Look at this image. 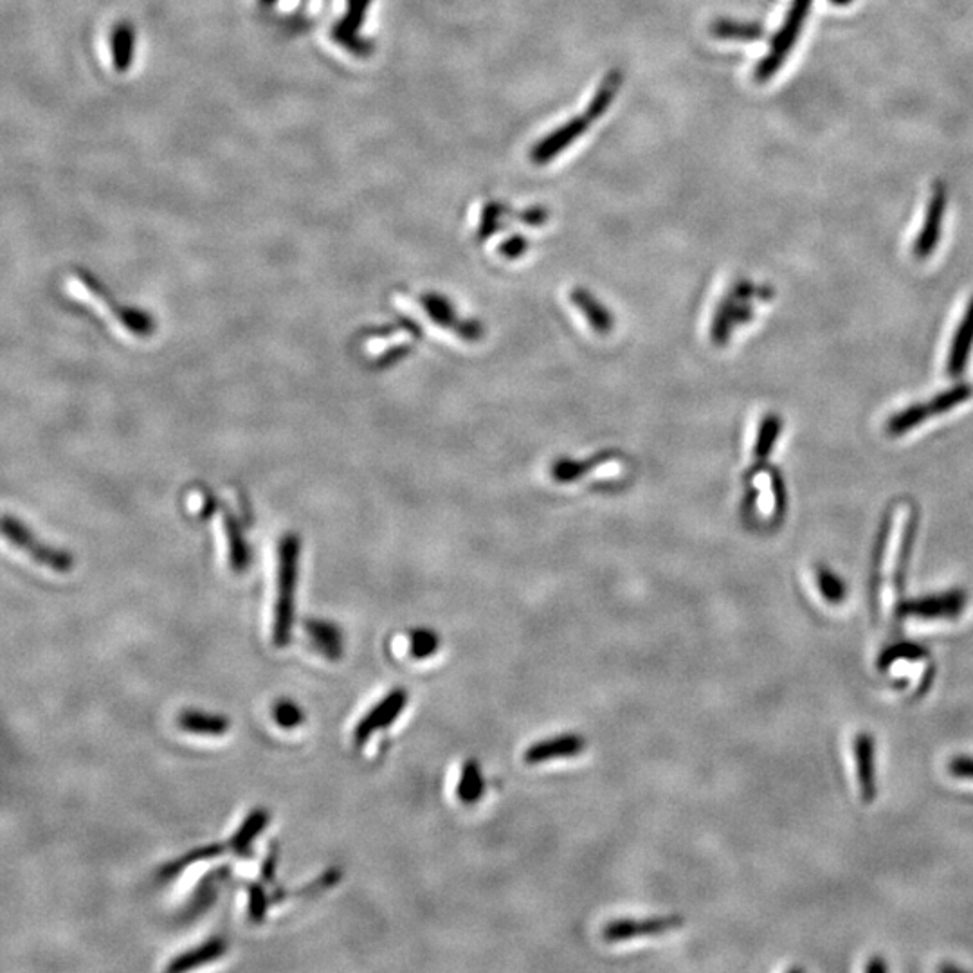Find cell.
I'll return each mask as SVG.
<instances>
[{
	"label": "cell",
	"mask_w": 973,
	"mask_h": 973,
	"mask_svg": "<svg viewBox=\"0 0 973 973\" xmlns=\"http://www.w3.org/2000/svg\"><path fill=\"white\" fill-rule=\"evenodd\" d=\"M276 864H278V851H276V847H273V849H271V853H269V856L265 858L264 865H262V878H264V882H274Z\"/></svg>",
	"instance_id": "38"
},
{
	"label": "cell",
	"mask_w": 973,
	"mask_h": 973,
	"mask_svg": "<svg viewBox=\"0 0 973 973\" xmlns=\"http://www.w3.org/2000/svg\"><path fill=\"white\" fill-rule=\"evenodd\" d=\"M572 301L575 305L581 307L582 312L588 316V319L592 321L593 328L597 332H610L611 327H613V321H611V316L602 309L601 305L597 301L593 300L592 296L588 292L577 291L572 292Z\"/></svg>",
	"instance_id": "24"
},
{
	"label": "cell",
	"mask_w": 973,
	"mask_h": 973,
	"mask_svg": "<svg viewBox=\"0 0 973 973\" xmlns=\"http://www.w3.org/2000/svg\"><path fill=\"white\" fill-rule=\"evenodd\" d=\"M226 950H228V945H226L224 939L211 937L208 941H204L202 945L195 946V948H191L188 952L177 955L172 963L166 966V970L175 973L193 970V968H199V966H204V964L217 961L222 955L226 954Z\"/></svg>",
	"instance_id": "15"
},
{
	"label": "cell",
	"mask_w": 973,
	"mask_h": 973,
	"mask_svg": "<svg viewBox=\"0 0 973 973\" xmlns=\"http://www.w3.org/2000/svg\"><path fill=\"white\" fill-rule=\"evenodd\" d=\"M422 305H424V310L428 312L431 319H435L438 325H446V327H453V321H455V312L451 309L449 301L440 298L438 294H426L422 298Z\"/></svg>",
	"instance_id": "30"
},
{
	"label": "cell",
	"mask_w": 973,
	"mask_h": 973,
	"mask_svg": "<svg viewBox=\"0 0 973 973\" xmlns=\"http://www.w3.org/2000/svg\"><path fill=\"white\" fill-rule=\"evenodd\" d=\"M518 217L528 228H541L545 226L546 220L550 219V211L546 210L545 206H530L527 210L521 211Z\"/></svg>",
	"instance_id": "36"
},
{
	"label": "cell",
	"mask_w": 973,
	"mask_h": 973,
	"mask_svg": "<svg viewBox=\"0 0 973 973\" xmlns=\"http://www.w3.org/2000/svg\"><path fill=\"white\" fill-rule=\"evenodd\" d=\"M829 2H831V4H835V6H847V4H851L853 0H829Z\"/></svg>",
	"instance_id": "40"
},
{
	"label": "cell",
	"mask_w": 973,
	"mask_h": 973,
	"mask_svg": "<svg viewBox=\"0 0 973 973\" xmlns=\"http://www.w3.org/2000/svg\"><path fill=\"white\" fill-rule=\"evenodd\" d=\"M966 606V595L961 590L930 595L925 599L907 601L898 608L900 617H916V619H955L961 615Z\"/></svg>",
	"instance_id": "9"
},
{
	"label": "cell",
	"mask_w": 973,
	"mask_h": 973,
	"mask_svg": "<svg viewBox=\"0 0 973 973\" xmlns=\"http://www.w3.org/2000/svg\"><path fill=\"white\" fill-rule=\"evenodd\" d=\"M927 655V649L925 647L918 646L914 642H903V644H896V646L889 647L878 660V667L880 669H887L889 665L894 664L896 660H901V658H909V660H919L923 656Z\"/></svg>",
	"instance_id": "29"
},
{
	"label": "cell",
	"mask_w": 973,
	"mask_h": 973,
	"mask_svg": "<svg viewBox=\"0 0 973 973\" xmlns=\"http://www.w3.org/2000/svg\"><path fill=\"white\" fill-rule=\"evenodd\" d=\"M930 415H932L930 406H923V404L910 406V408L901 411L896 417L889 420L887 431H889V435H903L910 429L916 428L923 420H927Z\"/></svg>",
	"instance_id": "25"
},
{
	"label": "cell",
	"mask_w": 973,
	"mask_h": 973,
	"mask_svg": "<svg viewBox=\"0 0 973 973\" xmlns=\"http://www.w3.org/2000/svg\"><path fill=\"white\" fill-rule=\"evenodd\" d=\"M408 705V692L404 689H393L392 692H388L384 698H382L375 707L366 712L364 716L357 725H355L354 730V741L355 745L361 746L370 739L372 734H375L377 730H382V728L390 727L393 725L399 716H401L402 710L406 709Z\"/></svg>",
	"instance_id": "6"
},
{
	"label": "cell",
	"mask_w": 973,
	"mask_h": 973,
	"mask_svg": "<svg viewBox=\"0 0 973 973\" xmlns=\"http://www.w3.org/2000/svg\"><path fill=\"white\" fill-rule=\"evenodd\" d=\"M269 824V811L264 808H256L247 815V819L240 824L237 833L229 838L228 849L233 851L240 858H247L253 853V844L256 838L264 833V829Z\"/></svg>",
	"instance_id": "16"
},
{
	"label": "cell",
	"mask_w": 973,
	"mask_h": 973,
	"mask_svg": "<svg viewBox=\"0 0 973 973\" xmlns=\"http://www.w3.org/2000/svg\"><path fill=\"white\" fill-rule=\"evenodd\" d=\"M973 345V301L968 307V312L964 316L963 323L961 327L957 330L955 334L954 346H952V354H950V361H948V373L950 375H961L964 370V364L968 361V355H970V350H972Z\"/></svg>",
	"instance_id": "20"
},
{
	"label": "cell",
	"mask_w": 973,
	"mask_h": 973,
	"mask_svg": "<svg viewBox=\"0 0 973 973\" xmlns=\"http://www.w3.org/2000/svg\"><path fill=\"white\" fill-rule=\"evenodd\" d=\"M584 748L586 739L581 734H561L528 746L523 761L527 764H541L554 759H566L581 754Z\"/></svg>",
	"instance_id": "11"
},
{
	"label": "cell",
	"mask_w": 973,
	"mask_h": 973,
	"mask_svg": "<svg viewBox=\"0 0 973 973\" xmlns=\"http://www.w3.org/2000/svg\"><path fill=\"white\" fill-rule=\"evenodd\" d=\"M305 631L309 635L312 647L328 658V660H339L343 655V633L337 628L336 624L327 620H307Z\"/></svg>",
	"instance_id": "14"
},
{
	"label": "cell",
	"mask_w": 973,
	"mask_h": 973,
	"mask_svg": "<svg viewBox=\"0 0 973 973\" xmlns=\"http://www.w3.org/2000/svg\"><path fill=\"white\" fill-rule=\"evenodd\" d=\"M622 83H624V74H622V71H619V69H613V71L606 74V76L602 78L599 89L595 91V96H593L590 103H588L584 118L588 119L590 123H595V121H599L604 114H608V110L611 109L613 101L617 100V94H619Z\"/></svg>",
	"instance_id": "17"
},
{
	"label": "cell",
	"mask_w": 973,
	"mask_h": 973,
	"mask_svg": "<svg viewBox=\"0 0 973 973\" xmlns=\"http://www.w3.org/2000/svg\"><path fill=\"white\" fill-rule=\"evenodd\" d=\"M528 249V242L525 237L521 235H512V237L503 240L500 246V255L509 258V260H516L519 256L525 255Z\"/></svg>",
	"instance_id": "35"
},
{
	"label": "cell",
	"mask_w": 973,
	"mask_h": 973,
	"mask_svg": "<svg viewBox=\"0 0 973 973\" xmlns=\"http://www.w3.org/2000/svg\"><path fill=\"white\" fill-rule=\"evenodd\" d=\"M946 211V186L941 181L934 182V188H932V197H930V202H928L927 215H925V222H923V228L919 231L918 240L914 244V255L918 256L919 260L923 258H928V256L934 253L937 244H939V237H941V229H943V219H945Z\"/></svg>",
	"instance_id": "10"
},
{
	"label": "cell",
	"mask_w": 973,
	"mask_h": 973,
	"mask_svg": "<svg viewBox=\"0 0 973 973\" xmlns=\"http://www.w3.org/2000/svg\"><path fill=\"white\" fill-rule=\"evenodd\" d=\"M867 972H887V964L883 963L882 957H874L871 963L865 966Z\"/></svg>",
	"instance_id": "39"
},
{
	"label": "cell",
	"mask_w": 973,
	"mask_h": 973,
	"mask_svg": "<svg viewBox=\"0 0 973 973\" xmlns=\"http://www.w3.org/2000/svg\"><path fill=\"white\" fill-rule=\"evenodd\" d=\"M483 793H485V779H483L482 766L478 761L469 759V761H465L462 773H460L456 795L464 804L471 806V804L480 802Z\"/></svg>",
	"instance_id": "22"
},
{
	"label": "cell",
	"mask_w": 973,
	"mask_h": 973,
	"mask_svg": "<svg viewBox=\"0 0 973 973\" xmlns=\"http://www.w3.org/2000/svg\"><path fill=\"white\" fill-rule=\"evenodd\" d=\"M817 584H819L820 593L824 595V599L829 604H842L846 601V584L838 575L829 572L828 568H824V566L817 568Z\"/></svg>",
	"instance_id": "26"
},
{
	"label": "cell",
	"mask_w": 973,
	"mask_h": 973,
	"mask_svg": "<svg viewBox=\"0 0 973 973\" xmlns=\"http://www.w3.org/2000/svg\"><path fill=\"white\" fill-rule=\"evenodd\" d=\"M184 505H186V512L190 514L191 518L199 519V521L213 518L215 512H217V500L206 485L191 487L190 491L186 492V496H184Z\"/></svg>",
	"instance_id": "23"
},
{
	"label": "cell",
	"mask_w": 973,
	"mask_h": 973,
	"mask_svg": "<svg viewBox=\"0 0 973 973\" xmlns=\"http://www.w3.org/2000/svg\"><path fill=\"white\" fill-rule=\"evenodd\" d=\"M509 211L507 208L501 204V202H487L483 206L482 217H480V226H478V238L480 240H487V238L492 237L494 233H498L501 228H503V219Z\"/></svg>",
	"instance_id": "27"
},
{
	"label": "cell",
	"mask_w": 973,
	"mask_h": 973,
	"mask_svg": "<svg viewBox=\"0 0 973 973\" xmlns=\"http://www.w3.org/2000/svg\"><path fill=\"white\" fill-rule=\"evenodd\" d=\"M710 35L718 40H736V42H759L763 40L766 31L757 22H743L734 19H716L710 24Z\"/></svg>",
	"instance_id": "19"
},
{
	"label": "cell",
	"mask_w": 973,
	"mask_h": 973,
	"mask_svg": "<svg viewBox=\"0 0 973 973\" xmlns=\"http://www.w3.org/2000/svg\"><path fill=\"white\" fill-rule=\"evenodd\" d=\"M247 892H249V907H247L249 918L255 923H262L265 914H267V907H269V900H267L264 887L260 883H249Z\"/></svg>",
	"instance_id": "33"
},
{
	"label": "cell",
	"mask_w": 973,
	"mask_h": 973,
	"mask_svg": "<svg viewBox=\"0 0 973 973\" xmlns=\"http://www.w3.org/2000/svg\"><path fill=\"white\" fill-rule=\"evenodd\" d=\"M273 712L276 723L283 728L298 727L301 721H303L301 710L292 701H280V703H276Z\"/></svg>",
	"instance_id": "34"
},
{
	"label": "cell",
	"mask_w": 973,
	"mask_h": 973,
	"mask_svg": "<svg viewBox=\"0 0 973 973\" xmlns=\"http://www.w3.org/2000/svg\"><path fill=\"white\" fill-rule=\"evenodd\" d=\"M65 289L74 301H78L82 307L91 309V312L103 319L107 327L112 328V332L119 337L128 341H143L146 337L152 336L155 328L154 319L146 312L119 305L118 301H114L109 292L105 291V287L96 282L91 274H69L65 280Z\"/></svg>",
	"instance_id": "1"
},
{
	"label": "cell",
	"mask_w": 973,
	"mask_h": 973,
	"mask_svg": "<svg viewBox=\"0 0 973 973\" xmlns=\"http://www.w3.org/2000/svg\"><path fill=\"white\" fill-rule=\"evenodd\" d=\"M811 6H813V0H793L790 10L786 13L783 26L772 37L768 55L761 58L759 64L755 67V82L766 83L783 69L784 62L788 60L793 47L801 37L806 19L810 17Z\"/></svg>",
	"instance_id": "3"
},
{
	"label": "cell",
	"mask_w": 973,
	"mask_h": 973,
	"mask_svg": "<svg viewBox=\"0 0 973 973\" xmlns=\"http://www.w3.org/2000/svg\"><path fill=\"white\" fill-rule=\"evenodd\" d=\"M298 559L300 539L294 534H283L274 546L273 644L276 647L291 644Z\"/></svg>",
	"instance_id": "2"
},
{
	"label": "cell",
	"mask_w": 973,
	"mask_h": 973,
	"mask_svg": "<svg viewBox=\"0 0 973 973\" xmlns=\"http://www.w3.org/2000/svg\"><path fill=\"white\" fill-rule=\"evenodd\" d=\"M683 925L682 916H664V918L649 919H617L608 923L602 930V937L608 943H619V941H629L637 937L660 936L665 932H671L674 928Z\"/></svg>",
	"instance_id": "8"
},
{
	"label": "cell",
	"mask_w": 973,
	"mask_h": 973,
	"mask_svg": "<svg viewBox=\"0 0 973 973\" xmlns=\"http://www.w3.org/2000/svg\"><path fill=\"white\" fill-rule=\"evenodd\" d=\"M2 537H4V543L10 545L13 550L26 555L29 561H33L38 566H44L51 572L67 573L71 572V568H73L74 561L71 555L62 552V550H56L53 546L42 545L37 537L33 536L28 528H24V525L17 519L10 518V516L4 518Z\"/></svg>",
	"instance_id": "4"
},
{
	"label": "cell",
	"mask_w": 973,
	"mask_h": 973,
	"mask_svg": "<svg viewBox=\"0 0 973 973\" xmlns=\"http://www.w3.org/2000/svg\"><path fill=\"white\" fill-rule=\"evenodd\" d=\"M781 431V420L777 417L770 415L768 419L764 420L763 428H761V433H759V438H757V446H755V456L759 460H763L770 453V449L773 446V440L779 435Z\"/></svg>",
	"instance_id": "32"
},
{
	"label": "cell",
	"mask_w": 973,
	"mask_h": 973,
	"mask_svg": "<svg viewBox=\"0 0 973 973\" xmlns=\"http://www.w3.org/2000/svg\"><path fill=\"white\" fill-rule=\"evenodd\" d=\"M972 392L973 390L970 388V386H968V384H961V386H955V388L948 390V392L941 393V395H939L937 399H934V402L930 404V411H932V415H936V413H945V411L950 410V408H954V406H957V404L968 401V399L972 397Z\"/></svg>",
	"instance_id": "31"
},
{
	"label": "cell",
	"mask_w": 973,
	"mask_h": 973,
	"mask_svg": "<svg viewBox=\"0 0 973 973\" xmlns=\"http://www.w3.org/2000/svg\"><path fill=\"white\" fill-rule=\"evenodd\" d=\"M588 127H590V121L586 118L568 119L561 127H557L550 134L541 137L536 145L530 148V161L537 166L552 163L555 157L563 154L566 148H570L575 141H579L586 134Z\"/></svg>",
	"instance_id": "7"
},
{
	"label": "cell",
	"mask_w": 973,
	"mask_h": 973,
	"mask_svg": "<svg viewBox=\"0 0 973 973\" xmlns=\"http://www.w3.org/2000/svg\"><path fill=\"white\" fill-rule=\"evenodd\" d=\"M215 534L219 541L220 550L224 554V559L229 568L235 573H244L247 566L251 563V552L244 537V523L237 518V514L231 510H220L215 512Z\"/></svg>",
	"instance_id": "5"
},
{
	"label": "cell",
	"mask_w": 973,
	"mask_h": 973,
	"mask_svg": "<svg viewBox=\"0 0 973 973\" xmlns=\"http://www.w3.org/2000/svg\"><path fill=\"white\" fill-rule=\"evenodd\" d=\"M410 653L415 660H426L431 655H435L440 646V638L437 633L429 629H417L413 631L410 640Z\"/></svg>",
	"instance_id": "28"
},
{
	"label": "cell",
	"mask_w": 973,
	"mask_h": 973,
	"mask_svg": "<svg viewBox=\"0 0 973 973\" xmlns=\"http://www.w3.org/2000/svg\"><path fill=\"white\" fill-rule=\"evenodd\" d=\"M856 768L860 792L865 804H871L876 797V779H874V737L867 732L858 734L855 739Z\"/></svg>",
	"instance_id": "13"
},
{
	"label": "cell",
	"mask_w": 973,
	"mask_h": 973,
	"mask_svg": "<svg viewBox=\"0 0 973 973\" xmlns=\"http://www.w3.org/2000/svg\"><path fill=\"white\" fill-rule=\"evenodd\" d=\"M179 727L195 736H224L229 730L228 718L201 710H184L179 716Z\"/></svg>",
	"instance_id": "18"
},
{
	"label": "cell",
	"mask_w": 973,
	"mask_h": 973,
	"mask_svg": "<svg viewBox=\"0 0 973 973\" xmlns=\"http://www.w3.org/2000/svg\"><path fill=\"white\" fill-rule=\"evenodd\" d=\"M229 867H219L215 871L206 874L202 878L197 889L191 894L190 901L188 905L182 909L181 916L184 921H193V919L199 918L201 914H204L206 910L210 909L211 905L215 903V900L219 898L220 889L222 885L228 882L229 878Z\"/></svg>",
	"instance_id": "12"
},
{
	"label": "cell",
	"mask_w": 973,
	"mask_h": 973,
	"mask_svg": "<svg viewBox=\"0 0 973 973\" xmlns=\"http://www.w3.org/2000/svg\"><path fill=\"white\" fill-rule=\"evenodd\" d=\"M948 772L952 773L957 779H970L973 781V759L966 755H957L948 763Z\"/></svg>",
	"instance_id": "37"
},
{
	"label": "cell",
	"mask_w": 973,
	"mask_h": 973,
	"mask_svg": "<svg viewBox=\"0 0 973 973\" xmlns=\"http://www.w3.org/2000/svg\"><path fill=\"white\" fill-rule=\"evenodd\" d=\"M226 849H228V844L226 846H222V844H210V846L195 847V849H191L190 853H186V855L179 856L177 860H172V862L164 864L161 867L159 876L163 880H172L175 876H179L186 867L199 864V862H206V860H213L217 856L224 855Z\"/></svg>",
	"instance_id": "21"
}]
</instances>
